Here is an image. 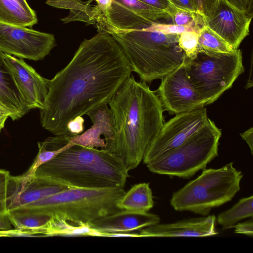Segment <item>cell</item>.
<instances>
[{"label":"cell","mask_w":253,"mask_h":253,"mask_svg":"<svg viewBox=\"0 0 253 253\" xmlns=\"http://www.w3.org/2000/svg\"><path fill=\"white\" fill-rule=\"evenodd\" d=\"M209 118L204 107L176 114L164 123L144 153L143 162L147 165L166 152L179 146L200 130Z\"/></svg>","instance_id":"cell-9"},{"label":"cell","mask_w":253,"mask_h":253,"mask_svg":"<svg viewBox=\"0 0 253 253\" xmlns=\"http://www.w3.org/2000/svg\"><path fill=\"white\" fill-rule=\"evenodd\" d=\"M46 3L69 10V15L61 19L64 23L79 21L96 26L104 21L112 0H47Z\"/></svg>","instance_id":"cell-19"},{"label":"cell","mask_w":253,"mask_h":253,"mask_svg":"<svg viewBox=\"0 0 253 253\" xmlns=\"http://www.w3.org/2000/svg\"><path fill=\"white\" fill-rule=\"evenodd\" d=\"M56 45L52 34L0 22V50L21 59L39 61Z\"/></svg>","instance_id":"cell-10"},{"label":"cell","mask_w":253,"mask_h":253,"mask_svg":"<svg viewBox=\"0 0 253 253\" xmlns=\"http://www.w3.org/2000/svg\"><path fill=\"white\" fill-rule=\"evenodd\" d=\"M0 110L13 121L29 111L17 86L5 53L0 50Z\"/></svg>","instance_id":"cell-18"},{"label":"cell","mask_w":253,"mask_h":253,"mask_svg":"<svg viewBox=\"0 0 253 253\" xmlns=\"http://www.w3.org/2000/svg\"><path fill=\"white\" fill-rule=\"evenodd\" d=\"M155 214L120 210L88 223L93 229L103 233L129 232L159 223Z\"/></svg>","instance_id":"cell-17"},{"label":"cell","mask_w":253,"mask_h":253,"mask_svg":"<svg viewBox=\"0 0 253 253\" xmlns=\"http://www.w3.org/2000/svg\"><path fill=\"white\" fill-rule=\"evenodd\" d=\"M153 205L152 192L149 183L133 185L118 203L121 210L138 212H148Z\"/></svg>","instance_id":"cell-22"},{"label":"cell","mask_w":253,"mask_h":253,"mask_svg":"<svg viewBox=\"0 0 253 253\" xmlns=\"http://www.w3.org/2000/svg\"><path fill=\"white\" fill-rule=\"evenodd\" d=\"M84 122L82 116H77L70 120L67 124L68 134L76 135L82 133L84 129Z\"/></svg>","instance_id":"cell-33"},{"label":"cell","mask_w":253,"mask_h":253,"mask_svg":"<svg viewBox=\"0 0 253 253\" xmlns=\"http://www.w3.org/2000/svg\"><path fill=\"white\" fill-rule=\"evenodd\" d=\"M9 116L0 110V132L4 128L5 122Z\"/></svg>","instance_id":"cell-39"},{"label":"cell","mask_w":253,"mask_h":253,"mask_svg":"<svg viewBox=\"0 0 253 253\" xmlns=\"http://www.w3.org/2000/svg\"><path fill=\"white\" fill-rule=\"evenodd\" d=\"M242 139L246 141L249 146L252 154H253V128L251 127L243 133H240Z\"/></svg>","instance_id":"cell-38"},{"label":"cell","mask_w":253,"mask_h":253,"mask_svg":"<svg viewBox=\"0 0 253 253\" xmlns=\"http://www.w3.org/2000/svg\"><path fill=\"white\" fill-rule=\"evenodd\" d=\"M17 189L10 203L9 211L35 202L69 187L35 175L17 176Z\"/></svg>","instance_id":"cell-20"},{"label":"cell","mask_w":253,"mask_h":253,"mask_svg":"<svg viewBox=\"0 0 253 253\" xmlns=\"http://www.w3.org/2000/svg\"><path fill=\"white\" fill-rule=\"evenodd\" d=\"M141 2L153 7L163 10L166 12L169 7L172 5L169 0H139Z\"/></svg>","instance_id":"cell-36"},{"label":"cell","mask_w":253,"mask_h":253,"mask_svg":"<svg viewBox=\"0 0 253 253\" xmlns=\"http://www.w3.org/2000/svg\"><path fill=\"white\" fill-rule=\"evenodd\" d=\"M184 63L189 78L206 105L230 88L244 71L242 52L238 48L230 53L201 48L194 57L186 56Z\"/></svg>","instance_id":"cell-7"},{"label":"cell","mask_w":253,"mask_h":253,"mask_svg":"<svg viewBox=\"0 0 253 253\" xmlns=\"http://www.w3.org/2000/svg\"><path fill=\"white\" fill-rule=\"evenodd\" d=\"M155 92L164 110L171 115L191 111L206 105L189 78L184 62L161 79Z\"/></svg>","instance_id":"cell-11"},{"label":"cell","mask_w":253,"mask_h":253,"mask_svg":"<svg viewBox=\"0 0 253 253\" xmlns=\"http://www.w3.org/2000/svg\"><path fill=\"white\" fill-rule=\"evenodd\" d=\"M253 196L243 198L230 209L219 213L217 217V223L223 230L230 229L241 219L253 217Z\"/></svg>","instance_id":"cell-27"},{"label":"cell","mask_w":253,"mask_h":253,"mask_svg":"<svg viewBox=\"0 0 253 253\" xmlns=\"http://www.w3.org/2000/svg\"><path fill=\"white\" fill-rule=\"evenodd\" d=\"M190 0L204 21L214 12L219 2V0Z\"/></svg>","instance_id":"cell-32"},{"label":"cell","mask_w":253,"mask_h":253,"mask_svg":"<svg viewBox=\"0 0 253 253\" xmlns=\"http://www.w3.org/2000/svg\"><path fill=\"white\" fill-rule=\"evenodd\" d=\"M125 193L121 188H68L12 211L41 212L74 224H88L121 210L118 203Z\"/></svg>","instance_id":"cell-5"},{"label":"cell","mask_w":253,"mask_h":253,"mask_svg":"<svg viewBox=\"0 0 253 253\" xmlns=\"http://www.w3.org/2000/svg\"><path fill=\"white\" fill-rule=\"evenodd\" d=\"M235 232L237 234H244L250 237L253 236V219L241 222L234 226Z\"/></svg>","instance_id":"cell-35"},{"label":"cell","mask_w":253,"mask_h":253,"mask_svg":"<svg viewBox=\"0 0 253 253\" xmlns=\"http://www.w3.org/2000/svg\"><path fill=\"white\" fill-rule=\"evenodd\" d=\"M20 4L24 8L29 11H32L34 10L32 9L26 0H14Z\"/></svg>","instance_id":"cell-40"},{"label":"cell","mask_w":253,"mask_h":253,"mask_svg":"<svg viewBox=\"0 0 253 253\" xmlns=\"http://www.w3.org/2000/svg\"><path fill=\"white\" fill-rule=\"evenodd\" d=\"M172 21V24L191 26L199 30L205 25L204 19L199 14L171 5L166 10Z\"/></svg>","instance_id":"cell-29"},{"label":"cell","mask_w":253,"mask_h":253,"mask_svg":"<svg viewBox=\"0 0 253 253\" xmlns=\"http://www.w3.org/2000/svg\"><path fill=\"white\" fill-rule=\"evenodd\" d=\"M239 10L253 15V0H225Z\"/></svg>","instance_id":"cell-34"},{"label":"cell","mask_w":253,"mask_h":253,"mask_svg":"<svg viewBox=\"0 0 253 253\" xmlns=\"http://www.w3.org/2000/svg\"><path fill=\"white\" fill-rule=\"evenodd\" d=\"M163 19H170L166 11L139 0H112L104 21L96 27L121 31L140 29Z\"/></svg>","instance_id":"cell-12"},{"label":"cell","mask_w":253,"mask_h":253,"mask_svg":"<svg viewBox=\"0 0 253 253\" xmlns=\"http://www.w3.org/2000/svg\"><path fill=\"white\" fill-rule=\"evenodd\" d=\"M146 28L150 31L159 32L166 34L179 35L187 31H194L198 33L199 30L191 26H180L173 24L154 22Z\"/></svg>","instance_id":"cell-31"},{"label":"cell","mask_w":253,"mask_h":253,"mask_svg":"<svg viewBox=\"0 0 253 253\" xmlns=\"http://www.w3.org/2000/svg\"><path fill=\"white\" fill-rule=\"evenodd\" d=\"M0 22L31 27L37 23L38 19L34 10H27L15 0H0Z\"/></svg>","instance_id":"cell-24"},{"label":"cell","mask_w":253,"mask_h":253,"mask_svg":"<svg viewBox=\"0 0 253 253\" xmlns=\"http://www.w3.org/2000/svg\"><path fill=\"white\" fill-rule=\"evenodd\" d=\"M52 215L37 212H23L12 211L9 212V220L15 229L29 230L43 236L41 230L52 217Z\"/></svg>","instance_id":"cell-26"},{"label":"cell","mask_w":253,"mask_h":253,"mask_svg":"<svg viewBox=\"0 0 253 253\" xmlns=\"http://www.w3.org/2000/svg\"><path fill=\"white\" fill-rule=\"evenodd\" d=\"M13 176L8 171L0 169V231L11 230L8 204L15 193Z\"/></svg>","instance_id":"cell-25"},{"label":"cell","mask_w":253,"mask_h":253,"mask_svg":"<svg viewBox=\"0 0 253 253\" xmlns=\"http://www.w3.org/2000/svg\"><path fill=\"white\" fill-rule=\"evenodd\" d=\"M41 232L43 236H99V232L92 229L88 224H74L56 215H52Z\"/></svg>","instance_id":"cell-23"},{"label":"cell","mask_w":253,"mask_h":253,"mask_svg":"<svg viewBox=\"0 0 253 253\" xmlns=\"http://www.w3.org/2000/svg\"><path fill=\"white\" fill-rule=\"evenodd\" d=\"M198 35V43L203 49L222 53H230L235 50L205 24L200 28Z\"/></svg>","instance_id":"cell-28"},{"label":"cell","mask_w":253,"mask_h":253,"mask_svg":"<svg viewBox=\"0 0 253 253\" xmlns=\"http://www.w3.org/2000/svg\"><path fill=\"white\" fill-rule=\"evenodd\" d=\"M97 31L81 43L63 69L47 79L48 93L40 110V122L54 135L68 134L67 124L70 120L108 104L132 72L115 39L106 32Z\"/></svg>","instance_id":"cell-1"},{"label":"cell","mask_w":253,"mask_h":253,"mask_svg":"<svg viewBox=\"0 0 253 253\" xmlns=\"http://www.w3.org/2000/svg\"><path fill=\"white\" fill-rule=\"evenodd\" d=\"M174 7L197 13V12L190 0H169Z\"/></svg>","instance_id":"cell-37"},{"label":"cell","mask_w":253,"mask_h":253,"mask_svg":"<svg viewBox=\"0 0 253 253\" xmlns=\"http://www.w3.org/2000/svg\"><path fill=\"white\" fill-rule=\"evenodd\" d=\"M86 115L90 118L92 126L80 134H70V141L88 148H100L113 154L116 129L114 115L108 104L98 105Z\"/></svg>","instance_id":"cell-14"},{"label":"cell","mask_w":253,"mask_h":253,"mask_svg":"<svg viewBox=\"0 0 253 253\" xmlns=\"http://www.w3.org/2000/svg\"><path fill=\"white\" fill-rule=\"evenodd\" d=\"M198 36L194 31H184L179 35V45L189 58L194 57L201 49L198 43Z\"/></svg>","instance_id":"cell-30"},{"label":"cell","mask_w":253,"mask_h":253,"mask_svg":"<svg viewBox=\"0 0 253 253\" xmlns=\"http://www.w3.org/2000/svg\"><path fill=\"white\" fill-rule=\"evenodd\" d=\"M117 41L131 67L141 81L162 79L179 67L186 55L178 44L179 35L147 30L121 31L99 27Z\"/></svg>","instance_id":"cell-4"},{"label":"cell","mask_w":253,"mask_h":253,"mask_svg":"<svg viewBox=\"0 0 253 253\" xmlns=\"http://www.w3.org/2000/svg\"><path fill=\"white\" fill-rule=\"evenodd\" d=\"M243 176L233 162L219 169H204L196 178L173 193L170 205L176 211L207 215L212 208L232 199L240 189Z\"/></svg>","instance_id":"cell-6"},{"label":"cell","mask_w":253,"mask_h":253,"mask_svg":"<svg viewBox=\"0 0 253 253\" xmlns=\"http://www.w3.org/2000/svg\"><path fill=\"white\" fill-rule=\"evenodd\" d=\"M253 17L225 0H219L214 12L205 20V24L236 49L249 35Z\"/></svg>","instance_id":"cell-13"},{"label":"cell","mask_w":253,"mask_h":253,"mask_svg":"<svg viewBox=\"0 0 253 253\" xmlns=\"http://www.w3.org/2000/svg\"><path fill=\"white\" fill-rule=\"evenodd\" d=\"M214 215L190 218L174 223L156 224L140 229V237H198L218 234Z\"/></svg>","instance_id":"cell-16"},{"label":"cell","mask_w":253,"mask_h":253,"mask_svg":"<svg viewBox=\"0 0 253 253\" xmlns=\"http://www.w3.org/2000/svg\"><path fill=\"white\" fill-rule=\"evenodd\" d=\"M73 145L70 140V134L55 135L38 142L39 150L36 157L28 170L21 175L25 178L34 176L38 167Z\"/></svg>","instance_id":"cell-21"},{"label":"cell","mask_w":253,"mask_h":253,"mask_svg":"<svg viewBox=\"0 0 253 253\" xmlns=\"http://www.w3.org/2000/svg\"><path fill=\"white\" fill-rule=\"evenodd\" d=\"M221 134V130L209 118L206 124L183 143L146 165L153 173L189 178L218 156Z\"/></svg>","instance_id":"cell-8"},{"label":"cell","mask_w":253,"mask_h":253,"mask_svg":"<svg viewBox=\"0 0 253 253\" xmlns=\"http://www.w3.org/2000/svg\"><path fill=\"white\" fill-rule=\"evenodd\" d=\"M108 104L116 129L113 155L129 171L139 165L163 126L164 110L155 91L146 82L136 81L133 76L125 81Z\"/></svg>","instance_id":"cell-2"},{"label":"cell","mask_w":253,"mask_h":253,"mask_svg":"<svg viewBox=\"0 0 253 253\" xmlns=\"http://www.w3.org/2000/svg\"><path fill=\"white\" fill-rule=\"evenodd\" d=\"M5 55L29 110L42 109L48 93L47 79L41 76L23 59L6 53Z\"/></svg>","instance_id":"cell-15"},{"label":"cell","mask_w":253,"mask_h":253,"mask_svg":"<svg viewBox=\"0 0 253 253\" xmlns=\"http://www.w3.org/2000/svg\"><path fill=\"white\" fill-rule=\"evenodd\" d=\"M128 172L114 155L74 144L38 167L34 175L69 188H124Z\"/></svg>","instance_id":"cell-3"}]
</instances>
